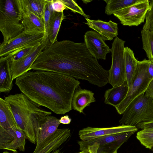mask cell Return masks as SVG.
<instances>
[{
  "mask_svg": "<svg viewBox=\"0 0 153 153\" xmlns=\"http://www.w3.org/2000/svg\"><path fill=\"white\" fill-rule=\"evenodd\" d=\"M38 63L41 71L65 74L99 87L108 83V71L99 64L84 42L57 41L42 51Z\"/></svg>",
  "mask_w": 153,
  "mask_h": 153,
  "instance_id": "1",
  "label": "cell"
},
{
  "mask_svg": "<svg viewBox=\"0 0 153 153\" xmlns=\"http://www.w3.org/2000/svg\"><path fill=\"white\" fill-rule=\"evenodd\" d=\"M15 84L22 93L40 106L64 114L72 109L73 97L80 82L62 74L30 70L16 78Z\"/></svg>",
  "mask_w": 153,
  "mask_h": 153,
  "instance_id": "2",
  "label": "cell"
},
{
  "mask_svg": "<svg viewBox=\"0 0 153 153\" xmlns=\"http://www.w3.org/2000/svg\"><path fill=\"white\" fill-rule=\"evenodd\" d=\"M4 100L10 106L18 126L31 143L37 142L41 121L51 112L43 109L22 93L11 94Z\"/></svg>",
  "mask_w": 153,
  "mask_h": 153,
  "instance_id": "3",
  "label": "cell"
},
{
  "mask_svg": "<svg viewBox=\"0 0 153 153\" xmlns=\"http://www.w3.org/2000/svg\"><path fill=\"white\" fill-rule=\"evenodd\" d=\"M22 20L15 0H0V30L3 42L14 38L24 30Z\"/></svg>",
  "mask_w": 153,
  "mask_h": 153,
  "instance_id": "4",
  "label": "cell"
},
{
  "mask_svg": "<svg viewBox=\"0 0 153 153\" xmlns=\"http://www.w3.org/2000/svg\"><path fill=\"white\" fill-rule=\"evenodd\" d=\"M143 93L134 99L127 107L119 123L136 126L153 121V100Z\"/></svg>",
  "mask_w": 153,
  "mask_h": 153,
  "instance_id": "5",
  "label": "cell"
},
{
  "mask_svg": "<svg viewBox=\"0 0 153 153\" xmlns=\"http://www.w3.org/2000/svg\"><path fill=\"white\" fill-rule=\"evenodd\" d=\"M149 61L146 59L138 61L130 88L124 99L115 107L117 112L120 114L124 111L135 98L145 93L151 80L149 77L148 69Z\"/></svg>",
  "mask_w": 153,
  "mask_h": 153,
  "instance_id": "6",
  "label": "cell"
},
{
  "mask_svg": "<svg viewBox=\"0 0 153 153\" xmlns=\"http://www.w3.org/2000/svg\"><path fill=\"white\" fill-rule=\"evenodd\" d=\"M125 42L115 37L111 49L112 64L108 71V83L112 87L121 85L126 81L125 59Z\"/></svg>",
  "mask_w": 153,
  "mask_h": 153,
  "instance_id": "7",
  "label": "cell"
},
{
  "mask_svg": "<svg viewBox=\"0 0 153 153\" xmlns=\"http://www.w3.org/2000/svg\"><path fill=\"white\" fill-rule=\"evenodd\" d=\"M44 35V32L23 30L14 38L1 44L0 57L6 56L14 51L23 48L40 45L42 42Z\"/></svg>",
  "mask_w": 153,
  "mask_h": 153,
  "instance_id": "8",
  "label": "cell"
},
{
  "mask_svg": "<svg viewBox=\"0 0 153 153\" xmlns=\"http://www.w3.org/2000/svg\"><path fill=\"white\" fill-rule=\"evenodd\" d=\"M149 7V0H141L119 10L113 15L123 25L138 26L144 22Z\"/></svg>",
  "mask_w": 153,
  "mask_h": 153,
  "instance_id": "9",
  "label": "cell"
},
{
  "mask_svg": "<svg viewBox=\"0 0 153 153\" xmlns=\"http://www.w3.org/2000/svg\"><path fill=\"white\" fill-rule=\"evenodd\" d=\"M26 139L25 134L19 126L14 129L5 130L0 128V149L17 152H24Z\"/></svg>",
  "mask_w": 153,
  "mask_h": 153,
  "instance_id": "10",
  "label": "cell"
},
{
  "mask_svg": "<svg viewBox=\"0 0 153 153\" xmlns=\"http://www.w3.org/2000/svg\"><path fill=\"white\" fill-rule=\"evenodd\" d=\"M136 126L121 125L105 128L87 127L79 131V135L82 140L88 141L101 137L130 131H137Z\"/></svg>",
  "mask_w": 153,
  "mask_h": 153,
  "instance_id": "11",
  "label": "cell"
},
{
  "mask_svg": "<svg viewBox=\"0 0 153 153\" xmlns=\"http://www.w3.org/2000/svg\"><path fill=\"white\" fill-rule=\"evenodd\" d=\"M134 133L130 131L101 137L94 139L93 142L99 144L97 153H117L118 149Z\"/></svg>",
  "mask_w": 153,
  "mask_h": 153,
  "instance_id": "12",
  "label": "cell"
},
{
  "mask_svg": "<svg viewBox=\"0 0 153 153\" xmlns=\"http://www.w3.org/2000/svg\"><path fill=\"white\" fill-rule=\"evenodd\" d=\"M84 40L87 49L95 59H106L111 49L99 34L94 31H88L84 35Z\"/></svg>",
  "mask_w": 153,
  "mask_h": 153,
  "instance_id": "13",
  "label": "cell"
},
{
  "mask_svg": "<svg viewBox=\"0 0 153 153\" xmlns=\"http://www.w3.org/2000/svg\"><path fill=\"white\" fill-rule=\"evenodd\" d=\"M47 45L45 42H42L26 57L16 62L10 63L8 62L13 80L25 73L31 70V68L33 64L39 54Z\"/></svg>",
  "mask_w": 153,
  "mask_h": 153,
  "instance_id": "14",
  "label": "cell"
},
{
  "mask_svg": "<svg viewBox=\"0 0 153 153\" xmlns=\"http://www.w3.org/2000/svg\"><path fill=\"white\" fill-rule=\"evenodd\" d=\"M22 16L24 30H36L44 32V21L34 15L25 4L23 0H15Z\"/></svg>",
  "mask_w": 153,
  "mask_h": 153,
  "instance_id": "15",
  "label": "cell"
},
{
  "mask_svg": "<svg viewBox=\"0 0 153 153\" xmlns=\"http://www.w3.org/2000/svg\"><path fill=\"white\" fill-rule=\"evenodd\" d=\"M59 119L51 115L44 117L41 121L36 146L33 153H36L44 143L58 129Z\"/></svg>",
  "mask_w": 153,
  "mask_h": 153,
  "instance_id": "16",
  "label": "cell"
},
{
  "mask_svg": "<svg viewBox=\"0 0 153 153\" xmlns=\"http://www.w3.org/2000/svg\"><path fill=\"white\" fill-rule=\"evenodd\" d=\"M85 24L94 30L104 41L111 40L118 35L117 24L110 20L106 22L101 20H93L85 18Z\"/></svg>",
  "mask_w": 153,
  "mask_h": 153,
  "instance_id": "17",
  "label": "cell"
},
{
  "mask_svg": "<svg viewBox=\"0 0 153 153\" xmlns=\"http://www.w3.org/2000/svg\"><path fill=\"white\" fill-rule=\"evenodd\" d=\"M71 135V130L68 128L58 129L36 153H51L57 150Z\"/></svg>",
  "mask_w": 153,
  "mask_h": 153,
  "instance_id": "18",
  "label": "cell"
},
{
  "mask_svg": "<svg viewBox=\"0 0 153 153\" xmlns=\"http://www.w3.org/2000/svg\"><path fill=\"white\" fill-rule=\"evenodd\" d=\"M94 93L90 90L82 89L79 85L76 89L72 101V108L80 113L91 103L95 102Z\"/></svg>",
  "mask_w": 153,
  "mask_h": 153,
  "instance_id": "19",
  "label": "cell"
},
{
  "mask_svg": "<svg viewBox=\"0 0 153 153\" xmlns=\"http://www.w3.org/2000/svg\"><path fill=\"white\" fill-rule=\"evenodd\" d=\"M18 126L11 108L4 99L0 98V128L5 130L14 129Z\"/></svg>",
  "mask_w": 153,
  "mask_h": 153,
  "instance_id": "20",
  "label": "cell"
},
{
  "mask_svg": "<svg viewBox=\"0 0 153 153\" xmlns=\"http://www.w3.org/2000/svg\"><path fill=\"white\" fill-rule=\"evenodd\" d=\"M128 90L126 82L121 85L113 87L108 89L104 94L105 103L115 107L125 98Z\"/></svg>",
  "mask_w": 153,
  "mask_h": 153,
  "instance_id": "21",
  "label": "cell"
},
{
  "mask_svg": "<svg viewBox=\"0 0 153 153\" xmlns=\"http://www.w3.org/2000/svg\"><path fill=\"white\" fill-rule=\"evenodd\" d=\"M13 79L9 63L3 57L0 59V92L8 93L13 87Z\"/></svg>",
  "mask_w": 153,
  "mask_h": 153,
  "instance_id": "22",
  "label": "cell"
},
{
  "mask_svg": "<svg viewBox=\"0 0 153 153\" xmlns=\"http://www.w3.org/2000/svg\"><path fill=\"white\" fill-rule=\"evenodd\" d=\"M125 59L126 81L129 89L132 84L138 62L133 51L128 47L125 48Z\"/></svg>",
  "mask_w": 153,
  "mask_h": 153,
  "instance_id": "23",
  "label": "cell"
},
{
  "mask_svg": "<svg viewBox=\"0 0 153 153\" xmlns=\"http://www.w3.org/2000/svg\"><path fill=\"white\" fill-rule=\"evenodd\" d=\"M65 18L63 12L59 13L54 11L52 13L48 32L49 45L53 44L57 41V36L61 24Z\"/></svg>",
  "mask_w": 153,
  "mask_h": 153,
  "instance_id": "24",
  "label": "cell"
},
{
  "mask_svg": "<svg viewBox=\"0 0 153 153\" xmlns=\"http://www.w3.org/2000/svg\"><path fill=\"white\" fill-rule=\"evenodd\" d=\"M141 0H104L106 4L105 13L108 15L114 14L119 10Z\"/></svg>",
  "mask_w": 153,
  "mask_h": 153,
  "instance_id": "25",
  "label": "cell"
},
{
  "mask_svg": "<svg viewBox=\"0 0 153 153\" xmlns=\"http://www.w3.org/2000/svg\"><path fill=\"white\" fill-rule=\"evenodd\" d=\"M25 4L34 15L44 21L48 0H23Z\"/></svg>",
  "mask_w": 153,
  "mask_h": 153,
  "instance_id": "26",
  "label": "cell"
},
{
  "mask_svg": "<svg viewBox=\"0 0 153 153\" xmlns=\"http://www.w3.org/2000/svg\"><path fill=\"white\" fill-rule=\"evenodd\" d=\"M141 36L143 48L150 61L153 62V32L142 30Z\"/></svg>",
  "mask_w": 153,
  "mask_h": 153,
  "instance_id": "27",
  "label": "cell"
},
{
  "mask_svg": "<svg viewBox=\"0 0 153 153\" xmlns=\"http://www.w3.org/2000/svg\"><path fill=\"white\" fill-rule=\"evenodd\" d=\"M39 45L35 46L25 47L19 49L3 57L6 59L9 63L16 62L27 56Z\"/></svg>",
  "mask_w": 153,
  "mask_h": 153,
  "instance_id": "28",
  "label": "cell"
},
{
  "mask_svg": "<svg viewBox=\"0 0 153 153\" xmlns=\"http://www.w3.org/2000/svg\"><path fill=\"white\" fill-rule=\"evenodd\" d=\"M136 137L146 148L151 149L153 147V129H142L137 132Z\"/></svg>",
  "mask_w": 153,
  "mask_h": 153,
  "instance_id": "29",
  "label": "cell"
},
{
  "mask_svg": "<svg viewBox=\"0 0 153 153\" xmlns=\"http://www.w3.org/2000/svg\"><path fill=\"white\" fill-rule=\"evenodd\" d=\"M52 0H48L44 16V32L42 42L49 45L48 40V32L50 18L52 13L54 11L51 4Z\"/></svg>",
  "mask_w": 153,
  "mask_h": 153,
  "instance_id": "30",
  "label": "cell"
},
{
  "mask_svg": "<svg viewBox=\"0 0 153 153\" xmlns=\"http://www.w3.org/2000/svg\"><path fill=\"white\" fill-rule=\"evenodd\" d=\"M149 2V7L146 14V22L142 30L153 32V0Z\"/></svg>",
  "mask_w": 153,
  "mask_h": 153,
  "instance_id": "31",
  "label": "cell"
},
{
  "mask_svg": "<svg viewBox=\"0 0 153 153\" xmlns=\"http://www.w3.org/2000/svg\"><path fill=\"white\" fill-rule=\"evenodd\" d=\"M67 8L74 13H78L85 18H88L90 16L86 15L82 9L74 0H61Z\"/></svg>",
  "mask_w": 153,
  "mask_h": 153,
  "instance_id": "32",
  "label": "cell"
},
{
  "mask_svg": "<svg viewBox=\"0 0 153 153\" xmlns=\"http://www.w3.org/2000/svg\"><path fill=\"white\" fill-rule=\"evenodd\" d=\"M51 4L53 10L56 12H63L67 9L61 0H52Z\"/></svg>",
  "mask_w": 153,
  "mask_h": 153,
  "instance_id": "33",
  "label": "cell"
},
{
  "mask_svg": "<svg viewBox=\"0 0 153 153\" xmlns=\"http://www.w3.org/2000/svg\"><path fill=\"white\" fill-rule=\"evenodd\" d=\"M145 93L146 96L150 97L153 100V79L150 82Z\"/></svg>",
  "mask_w": 153,
  "mask_h": 153,
  "instance_id": "34",
  "label": "cell"
},
{
  "mask_svg": "<svg viewBox=\"0 0 153 153\" xmlns=\"http://www.w3.org/2000/svg\"><path fill=\"white\" fill-rule=\"evenodd\" d=\"M136 127L137 128L143 129H153V121L146 123L139 124Z\"/></svg>",
  "mask_w": 153,
  "mask_h": 153,
  "instance_id": "35",
  "label": "cell"
},
{
  "mask_svg": "<svg viewBox=\"0 0 153 153\" xmlns=\"http://www.w3.org/2000/svg\"><path fill=\"white\" fill-rule=\"evenodd\" d=\"M99 147V144L98 143H95L92 145L88 146L87 149L89 153H97Z\"/></svg>",
  "mask_w": 153,
  "mask_h": 153,
  "instance_id": "36",
  "label": "cell"
},
{
  "mask_svg": "<svg viewBox=\"0 0 153 153\" xmlns=\"http://www.w3.org/2000/svg\"><path fill=\"white\" fill-rule=\"evenodd\" d=\"M71 119L69 117L68 115H66L61 117L59 119V122L60 123L64 124H68L70 123Z\"/></svg>",
  "mask_w": 153,
  "mask_h": 153,
  "instance_id": "37",
  "label": "cell"
},
{
  "mask_svg": "<svg viewBox=\"0 0 153 153\" xmlns=\"http://www.w3.org/2000/svg\"><path fill=\"white\" fill-rule=\"evenodd\" d=\"M148 75L149 78L151 80L153 79V62L149 61L148 69Z\"/></svg>",
  "mask_w": 153,
  "mask_h": 153,
  "instance_id": "38",
  "label": "cell"
},
{
  "mask_svg": "<svg viewBox=\"0 0 153 153\" xmlns=\"http://www.w3.org/2000/svg\"><path fill=\"white\" fill-rule=\"evenodd\" d=\"M51 153H62V152L59 149H58L53 151Z\"/></svg>",
  "mask_w": 153,
  "mask_h": 153,
  "instance_id": "39",
  "label": "cell"
},
{
  "mask_svg": "<svg viewBox=\"0 0 153 153\" xmlns=\"http://www.w3.org/2000/svg\"><path fill=\"white\" fill-rule=\"evenodd\" d=\"M75 153H89L88 150H83L78 152Z\"/></svg>",
  "mask_w": 153,
  "mask_h": 153,
  "instance_id": "40",
  "label": "cell"
},
{
  "mask_svg": "<svg viewBox=\"0 0 153 153\" xmlns=\"http://www.w3.org/2000/svg\"><path fill=\"white\" fill-rule=\"evenodd\" d=\"M2 153H18V152H10L7 151H5L4 152Z\"/></svg>",
  "mask_w": 153,
  "mask_h": 153,
  "instance_id": "41",
  "label": "cell"
},
{
  "mask_svg": "<svg viewBox=\"0 0 153 153\" xmlns=\"http://www.w3.org/2000/svg\"><path fill=\"white\" fill-rule=\"evenodd\" d=\"M151 150H152V152H153V147L151 149Z\"/></svg>",
  "mask_w": 153,
  "mask_h": 153,
  "instance_id": "42",
  "label": "cell"
}]
</instances>
